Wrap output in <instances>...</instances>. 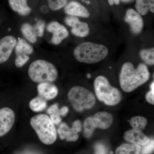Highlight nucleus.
<instances>
[{
	"label": "nucleus",
	"instance_id": "f257e3e1",
	"mask_svg": "<svg viewBox=\"0 0 154 154\" xmlns=\"http://www.w3.org/2000/svg\"><path fill=\"white\" fill-rule=\"evenodd\" d=\"M149 76L145 64L140 63L135 68L131 63L126 62L122 66L119 75L120 86L123 91L129 93L146 83Z\"/></svg>",
	"mask_w": 154,
	"mask_h": 154
},
{
	"label": "nucleus",
	"instance_id": "f03ea898",
	"mask_svg": "<svg viewBox=\"0 0 154 154\" xmlns=\"http://www.w3.org/2000/svg\"><path fill=\"white\" fill-rule=\"evenodd\" d=\"M78 61L88 64L99 62L104 60L108 54L107 48L102 44L86 42L79 45L73 51Z\"/></svg>",
	"mask_w": 154,
	"mask_h": 154
},
{
	"label": "nucleus",
	"instance_id": "7ed1b4c3",
	"mask_svg": "<svg viewBox=\"0 0 154 154\" xmlns=\"http://www.w3.org/2000/svg\"><path fill=\"white\" fill-rule=\"evenodd\" d=\"M30 124L41 142L47 145L54 143L57 138L55 125L48 116L37 114L30 120Z\"/></svg>",
	"mask_w": 154,
	"mask_h": 154
},
{
	"label": "nucleus",
	"instance_id": "20e7f679",
	"mask_svg": "<svg viewBox=\"0 0 154 154\" xmlns=\"http://www.w3.org/2000/svg\"><path fill=\"white\" fill-rule=\"evenodd\" d=\"M28 75L34 82H51L57 79L58 72L55 66L47 61L37 60L30 65Z\"/></svg>",
	"mask_w": 154,
	"mask_h": 154
},
{
	"label": "nucleus",
	"instance_id": "39448f33",
	"mask_svg": "<svg viewBox=\"0 0 154 154\" xmlns=\"http://www.w3.org/2000/svg\"><path fill=\"white\" fill-rule=\"evenodd\" d=\"M94 88L96 96L106 105L113 106L121 101V93L117 88L110 85L107 78L99 76L94 81Z\"/></svg>",
	"mask_w": 154,
	"mask_h": 154
},
{
	"label": "nucleus",
	"instance_id": "423d86ee",
	"mask_svg": "<svg viewBox=\"0 0 154 154\" xmlns=\"http://www.w3.org/2000/svg\"><path fill=\"white\" fill-rule=\"evenodd\" d=\"M68 97L72 106L78 112L91 109L96 102L94 94L81 86H75L72 88L69 91Z\"/></svg>",
	"mask_w": 154,
	"mask_h": 154
},
{
	"label": "nucleus",
	"instance_id": "0eeeda50",
	"mask_svg": "<svg viewBox=\"0 0 154 154\" xmlns=\"http://www.w3.org/2000/svg\"><path fill=\"white\" fill-rule=\"evenodd\" d=\"M15 121V114L12 109L8 107L0 109V137L10 131Z\"/></svg>",
	"mask_w": 154,
	"mask_h": 154
},
{
	"label": "nucleus",
	"instance_id": "6e6552de",
	"mask_svg": "<svg viewBox=\"0 0 154 154\" xmlns=\"http://www.w3.org/2000/svg\"><path fill=\"white\" fill-rule=\"evenodd\" d=\"M17 41L13 36H7L0 39V64L8 60L15 49Z\"/></svg>",
	"mask_w": 154,
	"mask_h": 154
},
{
	"label": "nucleus",
	"instance_id": "1a4fd4ad",
	"mask_svg": "<svg viewBox=\"0 0 154 154\" xmlns=\"http://www.w3.org/2000/svg\"><path fill=\"white\" fill-rule=\"evenodd\" d=\"M48 32L52 33L51 42L54 45H58L63 40L67 38L69 36L68 30L66 28L57 22L54 21L49 23L47 26Z\"/></svg>",
	"mask_w": 154,
	"mask_h": 154
},
{
	"label": "nucleus",
	"instance_id": "9d476101",
	"mask_svg": "<svg viewBox=\"0 0 154 154\" xmlns=\"http://www.w3.org/2000/svg\"><path fill=\"white\" fill-rule=\"evenodd\" d=\"M125 21L129 24L131 30L134 34H139L143 27V22L140 14L134 9H129L126 12Z\"/></svg>",
	"mask_w": 154,
	"mask_h": 154
},
{
	"label": "nucleus",
	"instance_id": "9b49d317",
	"mask_svg": "<svg viewBox=\"0 0 154 154\" xmlns=\"http://www.w3.org/2000/svg\"><path fill=\"white\" fill-rule=\"evenodd\" d=\"M38 96L47 101L54 99L57 96L58 90L57 87L51 82L39 83L37 86Z\"/></svg>",
	"mask_w": 154,
	"mask_h": 154
},
{
	"label": "nucleus",
	"instance_id": "f8f14e48",
	"mask_svg": "<svg viewBox=\"0 0 154 154\" xmlns=\"http://www.w3.org/2000/svg\"><path fill=\"white\" fill-rule=\"evenodd\" d=\"M92 117V121L95 128L106 129L110 127L113 121V117L110 113L99 112Z\"/></svg>",
	"mask_w": 154,
	"mask_h": 154
},
{
	"label": "nucleus",
	"instance_id": "ddd939ff",
	"mask_svg": "<svg viewBox=\"0 0 154 154\" xmlns=\"http://www.w3.org/2000/svg\"><path fill=\"white\" fill-rule=\"evenodd\" d=\"M64 11L67 15L74 17L88 18L90 16L88 9L80 3L75 1H72L67 4L65 6Z\"/></svg>",
	"mask_w": 154,
	"mask_h": 154
},
{
	"label": "nucleus",
	"instance_id": "4468645a",
	"mask_svg": "<svg viewBox=\"0 0 154 154\" xmlns=\"http://www.w3.org/2000/svg\"><path fill=\"white\" fill-rule=\"evenodd\" d=\"M124 138L128 142L142 146L147 144L150 140L148 137L144 134L142 131L133 129L125 133Z\"/></svg>",
	"mask_w": 154,
	"mask_h": 154
},
{
	"label": "nucleus",
	"instance_id": "2eb2a0df",
	"mask_svg": "<svg viewBox=\"0 0 154 154\" xmlns=\"http://www.w3.org/2000/svg\"><path fill=\"white\" fill-rule=\"evenodd\" d=\"M27 2L28 0H9V5L12 10L22 16H28L32 11Z\"/></svg>",
	"mask_w": 154,
	"mask_h": 154
},
{
	"label": "nucleus",
	"instance_id": "dca6fc26",
	"mask_svg": "<svg viewBox=\"0 0 154 154\" xmlns=\"http://www.w3.org/2000/svg\"><path fill=\"white\" fill-rule=\"evenodd\" d=\"M141 147L139 145L131 143H123L116 149V154H140Z\"/></svg>",
	"mask_w": 154,
	"mask_h": 154
},
{
	"label": "nucleus",
	"instance_id": "f3484780",
	"mask_svg": "<svg viewBox=\"0 0 154 154\" xmlns=\"http://www.w3.org/2000/svg\"><path fill=\"white\" fill-rule=\"evenodd\" d=\"M135 8L138 13L144 16L149 11L154 13V0H136Z\"/></svg>",
	"mask_w": 154,
	"mask_h": 154
},
{
	"label": "nucleus",
	"instance_id": "a211bd4d",
	"mask_svg": "<svg viewBox=\"0 0 154 154\" xmlns=\"http://www.w3.org/2000/svg\"><path fill=\"white\" fill-rule=\"evenodd\" d=\"M72 28V33L79 37H85L90 32V29L88 23L80 22L79 19L75 22Z\"/></svg>",
	"mask_w": 154,
	"mask_h": 154
},
{
	"label": "nucleus",
	"instance_id": "6ab92c4d",
	"mask_svg": "<svg viewBox=\"0 0 154 154\" xmlns=\"http://www.w3.org/2000/svg\"><path fill=\"white\" fill-rule=\"evenodd\" d=\"M21 31L23 36L28 41L34 43L37 41V36L34 26L29 23H25L22 25Z\"/></svg>",
	"mask_w": 154,
	"mask_h": 154
},
{
	"label": "nucleus",
	"instance_id": "aec40b11",
	"mask_svg": "<svg viewBox=\"0 0 154 154\" xmlns=\"http://www.w3.org/2000/svg\"><path fill=\"white\" fill-rule=\"evenodd\" d=\"M15 49L17 56L21 54L28 55L33 53V47L23 38H20L18 40Z\"/></svg>",
	"mask_w": 154,
	"mask_h": 154
},
{
	"label": "nucleus",
	"instance_id": "412c9836",
	"mask_svg": "<svg viewBox=\"0 0 154 154\" xmlns=\"http://www.w3.org/2000/svg\"><path fill=\"white\" fill-rule=\"evenodd\" d=\"M29 107L31 110L36 112L44 110L47 106V101L38 96L32 99L29 102Z\"/></svg>",
	"mask_w": 154,
	"mask_h": 154
},
{
	"label": "nucleus",
	"instance_id": "4be33fe9",
	"mask_svg": "<svg viewBox=\"0 0 154 154\" xmlns=\"http://www.w3.org/2000/svg\"><path fill=\"white\" fill-rule=\"evenodd\" d=\"M130 124L132 129L142 131L146 125L147 120L143 116H134L131 119Z\"/></svg>",
	"mask_w": 154,
	"mask_h": 154
},
{
	"label": "nucleus",
	"instance_id": "5701e85b",
	"mask_svg": "<svg viewBox=\"0 0 154 154\" xmlns=\"http://www.w3.org/2000/svg\"><path fill=\"white\" fill-rule=\"evenodd\" d=\"M140 56L143 60L147 64L153 65L154 64V48L144 49L141 51Z\"/></svg>",
	"mask_w": 154,
	"mask_h": 154
},
{
	"label": "nucleus",
	"instance_id": "b1692460",
	"mask_svg": "<svg viewBox=\"0 0 154 154\" xmlns=\"http://www.w3.org/2000/svg\"><path fill=\"white\" fill-rule=\"evenodd\" d=\"M68 111V107L66 106H64L61 107L60 109H59L58 104L57 103L51 106L47 110V113L49 115L51 114H57L62 116H65L67 114Z\"/></svg>",
	"mask_w": 154,
	"mask_h": 154
},
{
	"label": "nucleus",
	"instance_id": "393cba45",
	"mask_svg": "<svg viewBox=\"0 0 154 154\" xmlns=\"http://www.w3.org/2000/svg\"><path fill=\"white\" fill-rule=\"evenodd\" d=\"M84 133L85 136L87 138L91 137L96 129L93 125L91 116L86 119L84 122Z\"/></svg>",
	"mask_w": 154,
	"mask_h": 154
},
{
	"label": "nucleus",
	"instance_id": "a878e982",
	"mask_svg": "<svg viewBox=\"0 0 154 154\" xmlns=\"http://www.w3.org/2000/svg\"><path fill=\"white\" fill-rule=\"evenodd\" d=\"M50 8L52 11H57L67 5V0H47Z\"/></svg>",
	"mask_w": 154,
	"mask_h": 154
},
{
	"label": "nucleus",
	"instance_id": "bb28decb",
	"mask_svg": "<svg viewBox=\"0 0 154 154\" xmlns=\"http://www.w3.org/2000/svg\"><path fill=\"white\" fill-rule=\"evenodd\" d=\"M71 131V128L64 122L61 123L57 130V133L59 135L60 137L61 140L66 139Z\"/></svg>",
	"mask_w": 154,
	"mask_h": 154
},
{
	"label": "nucleus",
	"instance_id": "cd10ccee",
	"mask_svg": "<svg viewBox=\"0 0 154 154\" xmlns=\"http://www.w3.org/2000/svg\"><path fill=\"white\" fill-rule=\"evenodd\" d=\"M45 25L44 21L40 20L37 21L36 24L33 26L37 37H41L43 36Z\"/></svg>",
	"mask_w": 154,
	"mask_h": 154
},
{
	"label": "nucleus",
	"instance_id": "c85d7f7f",
	"mask_svg": "<svg viewBox=\"0 0 154 154\" xmlns=\"http://www.w3.org/2000/svg\"><path fill=\"white\" fill-rule=\"evenodd\" d=\"M29 60V57L27 54H21L17 55L15 60V65L18 68L22 67Z\"/></svg>",
	"mask_w": 154,
	"mask_h": 154
},
{
	"label": "nucleus",
	"instance_id": "c756f323",
	"mask_svg": "<svg viewBox=\"0 0 154 154\" xmlns=\"http://www.w3.org/2000/svg\"><path fill=\"white\" fill-rule=\"evenodd\" d=\"M154 142L153 140L152 139L147 144L143 146H144L142 150V154H150L154 150Z\"/></svg>",
	"mask_w": 154,
	"mask_h": 154
},
{
	"label": "nucleus",
	"instance_id": "7c9ffc66",
	"mask_svg": "<svg viewBox=\"0 0 154 154\" xmlns=\"http://www.w3.org/2000/svg\"><path fill=\"white\" fill-rule=\"evenodd\" d=\"M95 154H107V151L104 145L98 143L95 145Z\"/></svg>",
	"mask_w": 154,
	"mask_h": 154
},
{
	"label": "nucleus",
	"instance_id": "2f4dec72",
	"mask_svg": "<svg viewBox=\"0 0 154 154\" xmlns=\"http://www.w3.org/2000/svg\"><path fill=\"white\" fill-rule=\"evenodd\" d=\"M71 129L74 132L76 133L81 132L82 130V122L79 120L75 121L73 123Z\"/></svg>",
	"mask_w": 154,
	"mask_h": 154
},
{
	"label": "nucleus",
	"instance_id": "473e14b6",
	"mask_svg": "<svg viewBox=\"0 0 154 154\" xmlns=\"http://www.w3.org/2000/svg\"><path fill=\"white\" fill-rule=\"evenodd\" d=\"M50 118L51 119L54 124L58 125L61 122V118L60 116L57 114H51L50 115Z\"/></svg>",
	"mask_w": 154,
	"mask_h": 154
},
{
	"label": "nucleus",
	"instance_id": "72a5a7b5",
	"mask_svg": "<svg viewBox=\"0 0 154 154\" xmlns=\"http://www.w3.org/2000/svg\"><path fill=\"white\" fill-rule=\"evenodd\" d=\"M146 99L147 102L152 105L154 104V91L151 90L146 95Z\"/></svg>",
	"mask_w": 154,
	"mask_h": 154
},
{
	"label": "nucleus",
	"instance_id": "f704fd0d",
	"mask_svg": "<svg viewBox=\"0 0 154 154\" xmlns=\"http://www.w3.org/2000/svg\"><path fill=\"white\" fill-rule=\"evenodd\" d=\"M108 3L110 5H118L119 4V0H108Z\"/></svg>",
	"mask_w": 154,
	"mask_h": 154
},
{
	"label": "nucleus",
	"instance_id": "c9c22d12",
	"mask_svg": "<svg viewBox=\"0 0 154 154\" xmlns=\"http://www.w3.org/2000/svg\"><path fill=\"white\" fill-rule=\"evenodd\" d=\"M121 1H122L123 2L129 3L131 2H133L134 0H121Z\"/></svg>",
	"mask_w": 154,
	"mask_h": 154
},
{
	"label": "nucleus",
	"instance_id": "e433bc0d",
	"mask_svg": "<svg viewBox=\"0 0 154 154\" xmlns=\"http://www.w3.org/2000/svg\"><path fill=\"white\" fill-rule=\"evenodd\" d=\"M151 91H154V82H153V83H152L151 85Z\"/></svg>",
	"mask_w": 154,
	"mask_h": 154
},
{
	"label": "nucleus",
	"instance_id": "4c0bfd02",
	"mask_svg": "<svg viewBox=\"0 0 154 154\" xmlns=\"http://www.w3.org/2000/svg\"><path fill=\"white\" fill-rule=\"evenodd\" d=\"M87 76L88 78H89V79H90L91 77V75L90 74H88L87 75Z\"/></svg>",
	"mask_w": 154,
	"mask_h": 154
},
{
	"label": "nucleus",
	"instance_id": "58836bf2",
	"mask_svg": "<svg viewBox=\"0 0 154 154\" xmlns=\"http://www.w3.org/2000/svg\"><path fill=\"white\" fill-rule=\"evenodd\" d=\"M113 152H110V154H113Z\"/></svg>",
	"mask_w": 154,
	"mask_h": 154
}]
</instances>
